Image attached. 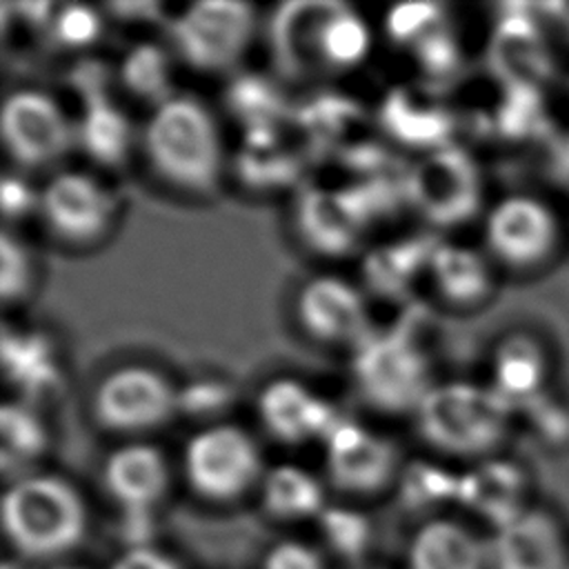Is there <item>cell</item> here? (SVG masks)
<instances>
[{
    "instance_id": "8fae6325",
    "label": "cell",
    "mask_w": 569,
    "mask_h": 569,
    "mask_svg": "<svg viewBox=\"0 0 569 569\" xmlns=\"http://www.w3.org/2000/svg\"><path fill=\"white\" fill-rule=\"evenodd\" d=\"M398 451L387 438L340 420L325 438L329 480L347 493H378L398 476Z\"/></svg>"
},
{
    "instance_id": "4fadbf2b",
    "label": "cell",
    "mask_w": 569,
    "mask_h": 569,
    "mask_svg": "<svg viewBox=\"0 0 569 569\" xmlns=\"http://www.w3.org/2000/svg\"><path fill=\"white\" fill-rule=\"evenodd\" d=\"M558 236L553 213L536 198L509 196L487 216L485 238L491 253L509 267H536L553 249Z\"/></svg>"
},
{
    "instance_id": "ba28073f",
    "label": "cell",
    "mask_w": 569,
    "mask_h": 569,
    "mask_svg": "<svg viewBox=\"0 0 569 569\" xmlns=\"http://www.w3.org/2000/svg\"><path fill=\"white\" fill-rule=\"evenodd\" d=\"M178 56L193 69L222 71L247 49L253 31V9L244 2L204 0L189 4L171 20Z\"/></svg>"
},
{
    "instance_id": "e575fe53",
    "label": "cell",
    "mask_w": 569,
    "mask_h": 569,
    "mask_svg": "<svg viewBox=\"0 0 569 569\" xmlns=\"http://www.w3.org/2000/svg\"><path fill=\"white\" fill-rule=\"evenodd\" d=\"M51 29L58 44L67 49H84L98 40L102 18L89 4H64L51 16Z\"/></svg>"
},
{
    "instance_id": "83f0119b",
    "label": "cell",
    "mask_w": 569,
    "mask_h": 569,
    "mask_svg": "<svg viewBox=\"0 0 569 569\" xmlns=\"http://www.w3.org/2000/svg\"><path fill=\"white\" fill-rule=\"evenodd\" d=\"M238 169L244 182L256 187L284 184L296 176V156L280 144L278 127L247 129L244 147L238 156Z\"/></svg>"
},
{
    "instance_id": "f546056e",
    "label": "cell",
    "mask_w": 569,
    "mask_h": 569,
    "mask_svg": "<svg viewBox=\"0 0 569 569\" xmlns=\"http://www.w3.org/2000/svg\"><path fill=\"white\" fill-rule=\"evenodd\" d=\"M120 80L136 98L162 104L171 98V64L167 51L151 42L131 47L122 58Z\"/></svg>"
},
{
    "instance_id": "ffe728a7",
    "label": "cell",
    "mask_w": 569,
    "mask_h": 569,
    "mask_svg": "<svg viewBox=\"0 0 569 569\" xmlns=\"http://www.w3.org/2000/svg\"><path fill=\"white\" fill-rule=\"evenodd\" d=\"M382 124L393 140L425 151L449 144L451 120L442 104L431 100L427 91L411 87L393 89L380 109Z\"/></svg>"
},
{
    "instance_id": "5b68a950",
    "label": "cell",
    "mask_w": 569,
    "mask_h": 569,
    "mask_svg": "<svg viewBox=\"0 0 569 569\" xmlns=\"http://www.w3.org/2000/svg\"><path fill=\"white\" fill-rule=\"evenodd\" d=\"M187 485L202 498L229 502L262 482V456L238 425H213L189 438L182 456Z\"/></svg>"
},
{
    "instance_id": "7bdbcfd3",
    "label": "cell",
    "mask_w": 569,
    "mask_h": 569,
    "mask_svg": "<svg viewBox=\"0 0 569 569\" xmlns=\"http://www.w3.org/2000/svg\"><path fill=\"white\" fill-rule=\"evenodd\" d=\"M558 18H560V22H562V27H565V31L569 33V4H558Z\"/></svg>"
},
{
    "instance_id": "74e56055",
    "label": "cell",
    "mask_w": 569,
    "mask_h": 569,
    "mask_svg": "<svg viewBox=\"0 0 569 569\" xmlns=\"http://www.w3.org/2000/svg\"><path fill=\"white\" fill-rule=\"evenodd\" d=\"M0 260H2V273H0V287H2V300H20L29 287H31V258L24 251V247L9 233L2 231L0 240Z\"/></svg>"
},
{
    "instance_id": "ee69618b",
    "label": "cell",
    "mask_w": 569,
    "mask_h": 569,
    "mask_svg": "<svg viewBox=\"0 0 569 569\" xmlns=\"http://www.w3.org/2000/svg\"><path fill=\"white\" fill-rule=\"evenodd\" d=\"M53 569H80V567H53Z\"/></svg>"
},
{
    "instance_id": "b9f144b4",
    "label": "cell",
    "mask_w": 569,
    "mask_h": 569,
    "mask_svg": "<svg viewBox=\"0 0 569 569\" xmlns=\"http://www.w3.org/2000/svg\"><path fill=\"white\" fill-rule=\"evenodd\" d=\"M227 391H222L216 385H193L184 391H178V409L189 411V413H211L216 411L222 400H224Z\"/></svg>"
},
{
    "instance_id": "d6a6232c",
    "label": "cell",
    "mask_w": 569,
    "mask_h": 569,
    "mask_svg": "<svg viewBox=\"0 0 569 569\" xmlns=\"http://www.w3.org/2000/svg\"><path fill=\"white\" fill-rule=\"evenodd\" d=\"M398 485H400L402 500L411 509L431 507L449 498H456L458 493V476L425 460L409 462L400 471Z\"/></svg>"
},
{
    "instance_id": "1f68e13d",
    "label": "cell",
    "mask_w": 569,
    "mask_h": 569,
    "mask_svg": "<svg viewBox=\"0 0 569 569\" xmlns=\"http://www.w3.org/2000/svg\"><path fill=\"white\" fill-rule=\"evenodd\" d=\"M229 109L244 122L247 129L278 127L284 100L280 91L262 78H240L229 87Z\"/></svg>"
},
{
    "instance_id": "4dcf8cb0",
    "label": "cell",
    "mask_w": 569,
    "mask_h": 569,
    "mask_svg": "<svg viewBox=\"0 0 569 569\" xmlns=\"http://www.w3.org/2000/svg\"><path fill=\"white\" fill-rule=\"evenodd\" d=\"M0 436L4 469L18 462L36 460L47 449V431L42 422L31 409L16 402L2 405Z\"/></svg>"
},
{
    "instance_id": "484cf974",
    "label": "cell",
    "mask_w": 569,
    "mask_h": 569,
    "mask_svg": "<svg viewBox=\"0 0 569 569\" xmlns=\"http://www.w3.org/2000/svg\"><path fill=\"white\" fill-rule=\"evenodd\" d=\"M262 509L278 520H300L320 516L325 496L320 480L296 465H278L262 476Z\"/></svg>"
},
{
    "instance_id": "8d00e7d4",
    "label": "cell",
    "mask_w": 569,
    "mask_h": 569,
    "mask_svg": "<svg viewBox=\"0 0 569 569\" xmlns=\"http://www.w3.org/2000/svg\"><path fill=\"white\" fill-rule=\"evenodd\" d=\"M416 60L427 78H447L451 76L460 64V51L458 44L442 24L433 27L429 33H425L413 44Z\"/></svg>"
},
{
    "instance_id": "f35d334b",
    "label": "cell",
    "mask_w": 569,
    "mask_h": 569,
    "mask_svg": "<svg viewBox=\"0 0 569 569\" xmlns=\"http://www.w3.org/2000/svg\"><path fill=\"white\" fill-rule=\"evenodd\" d=\"M262 569H325V562L311 545L300 540H282L267 551Z\"/></svg>"
},
{
    "instance_id": "52a82bcc",
    "label": "cell",
    "mask_w": 569,
    "mask_h": 569,
    "mask_svg": "<svg viewBox=\"0 0 569 569\" xmlns=\"http://www.w3.org/2000/svg\"><path fill=\"white\" fill-rule=\"evenodd\" d=\"M178 411V391L156 369L127 365L109 371L91 396L96 422L113 433H144Z\"/></svg>"
},
{
    "instance_id": "d590c367",
    "label": "cell",
    "mask_w": 569,
    "mask_h": 569,
    "mask_svg": "<svg viewBox=\"0 0 569 569\" xmlns=\"http://www.w3.org/2000/svg\"><path fill=\"white\" fill-rule=\"evenodd\" d=\"M440 4H398L389 9L385 27L393 42L398 44H416L425 33H429L433 27L440 24Z\"/></svg>"
},
{
    "instance_id": "9c48e42d",
    "label": "cell",
    "mask_w": 569,
    "mask_h": 569,
    "mask_svg": "<svg viewBox=\"0 0 569 569\" xmlns=\"http://www.w3.org/2000/svg\"><path fill=\"white\" fill-rule=\"evenodd\" d=\"M38 211L53 236L87 244L107 233L118 202L98 178L82 171H60L40 189Z\"/></svg>"
},
{
    "instance_id": "836d02e7",
    "label": "cell",
    "mask_w": 569,
    "mask_h": 569,
    "mask_svg": "<svg viewBox=\"0 0 569 569\" xmlns=\"http://www.w3.org/2000/svg\"><path fill=\"white\" fill-rule=\"evenodd\" d=\"M318 527L331 551L347 560L362 558L371 540L367 516L349 507H325L318 516Z\"/></svg>"
},
{
    "instance_id": "60d3db41",
    "label": "cell",
    "mask_w": 569,
    "mask_h": 569,
    "mask_svg": "<svg viewBox=\"0 0 569 569\" xmlns=\"http://www.w3.org/2000/svg\"><path fill=\"white\" fill-rule=\"evenodd\" d=\"M111 569H182L169 553L147 545H138L120 553Z\"/></svg>"
},
{
    "instance_id": "277c9868",
    "label": "cell",
    "mask_w": 569,
    "mask_h": 569,
    "mask_svg": "<svg viewBox=\"0 0 569 569\" xmlns=\"http://www.w3.org/2000/svg\"><path fill=\"white\" fill-rule=\"evenodd\" d=\"M407 204L433 227H456L476 216L482 180L476 160L456 144L425 151L405 173Z\"/></svg>"
},
{
    "instance_id": "e0dca14e",
    "label": "cell",
    "mask_w": 569,
    "mask_h": 569,
    "mask_svg": "<svg viewBox=\"0 0 569 569\" xmlns=\"http://www.w3.org/2000/svg\"><path fill=\"white\" fill-rule=\"evenodd\" d=\"M489 64L505 89L538 91L551 73V56L536 20L522 13L505 16L489 44Z\"/></svg>"
},
{
    "instance_id": "6da1fadb",
    "label": "cell",
    "mask_w": 569,
    "mask_h": 569,
    "mask_svg": "<svg viewBox=\"0 0 569 569\" xmlns=\"http://www.w3.org/2000/svg\"><path fill=\"white\" fill-rule=\"evenodd\" d=\"M144 153L151 169L180 191L209 193L220 180V133L196 98L171 96L156 104L144 127Z\"/></svg>"
},
{
    "instance_id": "4316f807",
    "label": "cell",
    "mask_w": 569,
    "mask_h": 569,
    "mask_svg": "<svg viewBox=\"0 0 569 569\" xmlns=\"http://www.w3.org/2000/svg\"><path fill=\"white\" fill-rule=\"evenodd\" d=\"M329 2H296L280 9L273 24L276 53L289 73L302 76L316 69L313 44L318 22Z\"/></svg>"
},
{
    "instance_id": "f1b7e54d",
    "label": "cell",
    "mask_w": 569,
    "mask_h": 569,
    "mask_svg": "<svg viewBox=\"0 0 569 569\" xmlns=\"http://www.w3.org/2000/svg\"><path fill=\"white\" fill-rule=\"evenodd\" d=\"M493 373H496L493 389L502 393L509 402L513 398H527L542 382V373H545L542 353L538 351L533 340L525 336H511L496 351Z\"/></svg>"
},
{
    "instance_id": "44dd1931",
    "label": "cell",
    "mask_w": 569,
    "mask_h": 569,
    "mask_svg": "<svg viewBox=\"0 0 569 569\" xmlns=\"http://www.w3.org/2000/svg\"><path fill=\"white\" fill-rule=\"evenodd\" d=\"M409 569H485L489 547L453 520H429L411 538Z\"/></svg>"
},
{
    "instance_id": "ac0fdd59",
    "label": "cell",
    "mask_w": 569,
    "mask_h": 569,
    "mask_svg": "<svg viewBox=\"0 0 569 569\" xmlns=\"http://www.w3.org/2000/svg\"><path fill=\"white\" fill-rule=\"evenodd\" d=\"M102 482L127 513H147L167 493L169 467L153 445L131 442L109 453L102 467Z\"/></svg>"
},
{
    "instance_id": "cb8c5ba5",
    "label": "cell",
    "mask_w": 569,
    "mask_h": 569,
    "mask_svg": "<svg viewBox=\"0 0 569 569\" xmlns=\"http://www.w3.org/2000/svg\"><path fill=\"white\" fill-rule=\"evenodd\" d=\"M436 244L433 238H402L371 249L362 262L367 284L376 293L400 296L429 267Z\"/></svg>"
},
{
    "instance_id": "9a60e30c",
    "label": "cell",
    "mask_w": 569,
    "mask_h": 569,
    "mask_svg": "<svg viewBox=\"0 0 569 569\" xmlns=\"http://www.w3.org/2000/svg\"><path fill=\"white\" fill-rule=\"evenodd\" d=\"M489 565L493 569H569V545L560 522L547 511L527 507L496 529Z\"/></svg>"
},
{
    "instance_id": "d4e9b609",
    "label": "cell",
    "mask_w": 569,
    "mask_h": 569,
    "mask_svg": "<svg viewBox=\"0 0 569 569\" xmlns=\"http://www.w3.org/2000/svg\"><path fill=\"white\" fill-rule=\"evenodd\" d=\"M371 44L365 20L345 4H327L313 44L316 69L345 71L362 62Z\"/></svg>"
},
{
    "instance_id": "ab89813d",
    "label": "cell",
    "mask_w": 569,
    "mask_h": 569,
    "mask_svg": "<svg viewBox=\"0 0 569 569\" xmlns=\"http://www.w3.org/2000/svg\"><path fill=\"white\" fill-rule=\"evenodd\" d=\"M38 196L24 180L16 176L2 178V213L4 218H20L38 209Z\"/></svg>"
},
{
    "instance_id": "7402d4cb",
    "label": "cell",
    "mask_w": 569,
    "mask_h": 569,
    "mask_svg": "<svg viewBox=\"0 0 569 569\" xmlns=\"http://www.w3.org/2000/svg\"><path fill=\"white\" fill-rule=\"evenodd\" d=\"M438 296L456 307L482 302L493 287L485 258L462 244L438 242L427 267Z\"/></svg>"
},
{
    "instance_id": "7c38bea8",
    "label": "cell",
    "mask_w": 569,
    "mask_h": 569,
    "mask_svg": "<svg viewBox=\"0 0 569 569\" xmlns=\"http://www.w3.org/2000/svg\"><path fill=\"white\" fill-rule=\"evenodd\" d=\"M371 222L356 187H309L296 204V227L307 247L322 256L349 253Z\"/></svg>"
},
{
    "instance_id": "5bb4252c",
    "label": "cell",
    "mask_w": 569,
    "mask_h": 569,
    "mask_svg": "<svg viewBox=\"0 0 569 569\" xmlns=\"http://www.w3.org/2000/svg\"><path fill=\"white\" fill-rule=\"evenodd\" d=\"M296 313L302 329L331 345L362 342L367 338L369 318L360 291L338 276H316L298 293Z\"/></svg>"
},
{
    "instance_id": "2e32d148",
    "label": "cell",
    "mask_w": 569,
    "mask_h": 569,
    "mask_svg": "<svg viewBox=\"0 0 569 569\" xmlns=\"http://www.w3.org/2000/svg\"><path fill=\"white\" fill-rule=\"evenodd\" d=\"M258 416L267 431L289 445L309 438H327L340 422L333 409L307 385L293 378H276L258 396Z\"/></svg>"
},
{
    "instance_id": "30bf717a",
    "label": "cell",
    "mask_w": 569,
    "mask_h": 569,
    "mask_svg": "<svg viewBox=\"0 0 569 569\" xmlns=\"http://www.w3.org/2000/svg\"><path fill=\"white\" fill-rule=\"evenodd\" d=\"M2 140L22 167L58 160L71 144V127L60 104L38 89H18L2 104Z\"/></svg>"
},
{
    "instance_id": "603a6c76",
    "label": "cell",
    "mask_w": 569,
    "mask_h": 569,
    "mask_svg": "<svg viewBox=\"0 0 569 569\" xmlns=\"http://www.w3.org/2000/svg\"><path fill=\"white\" fill-rule=\"evenodd\" d=\"M84 113L78 124V142L100 164H118L131 147V124L104 93L89 82L82 84Z\"/></svg>"
},
{
    "instance_id": "8992f818",
    "label": "cell",
    "mask_w": 569,
    "mask_h": 569,
    "mask_svg": "<svg viewBox=\"0 0 569 569\" xmlns=\"http://www.w3.org/2000/svg\"><path fill=\"white\" fill-rule=\"evenodd\" d=\"M353 378L362 398L389 413L416 411L433 387L427 356L405 333L367 336L358 342Z\"/></svg>"
},
{
    "instance_id": "7a4b0ae2",
    "label": "cell",
    "mask_w": 569,
    "mask_h": 569,
    "mask_svg": "<svg viewBox=\"0 0 569 569\" xmlns=\"http://www.w3.org/2000/svg\"><path fill=\"white\" fill-rule=\"evenodd\" d=\"M2 527L11 547L27 558L71 551L87 531V507L78 489L60 476L18 478L2 496Z\"/></svg>"
},
{
    "instance_id": "3957f363",
    "label": "cell",
    "mask_w": 569,
    "mask_h": 569,
    "mask_svg": "<svg viewBox=\"0 0 569 569\" xmlns=\"http://www.w3.org/2000/svg\"><path fill=\"white\" fill-rule=\"evenodd\" d=\"M413 413L418 433L433 449L478 458L491 453L507 436L511 402L493 387L453 380L433 385Z\"/></svg>"
},
{
    "instance_id": "d6986e66",
    "label": "cell",
    "mask_w": 569,
    "mask_h": 569,
    "mask_svg": "<svg viewBox=\"0 0 569 569\" xmlns=\"http://www.w3.org/2000/svg\"><path fill=\"white\" fill-rule=\"evenodd\" d=\"M456 498L498 529L527 509L522 502L525 476L513 462L482 460L458 476Z\"/></svg>"
}]
</instances>
